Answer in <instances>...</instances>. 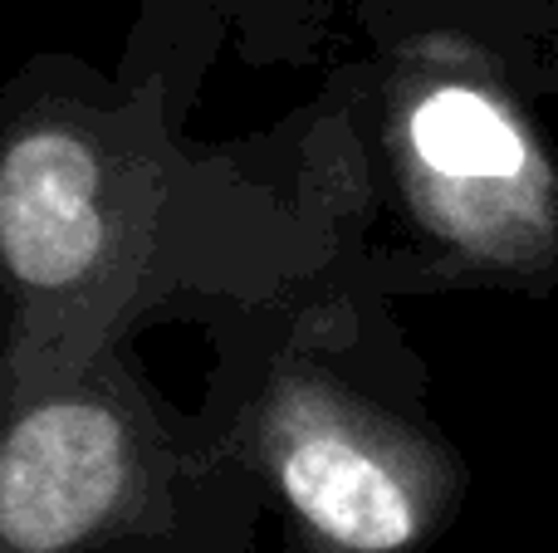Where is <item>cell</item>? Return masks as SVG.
<instances>
[{"label": "cell", "instance_id": "3957f363", "mask_svg": "<svg viewBox=\"0 0 558 553\" xmlns=\"http://www.w3.org/2000/svg\"><path fill=\"white\" fill-rule=\"evenodd\" d=\"M265 456L279 495L338 553H402L422 534V490L407 446L367 411L289 388L265 421Z\"/></svg>", "mask_w": 558, "mask_h": 553}, {"label": "cell", "instance_id": "6da1fadb", "mask_svg": "<svg viewBox=\"0 0 558 553\" xmlns=\"http://www.w3.org/2000/svg\"><path fill=\"white\" fill-rule=\"evenodd\" d=\"M153 162H128L113 123L74 98H29L0 123V299L5 382L49 388L74 319H113L153 216ZM39 388V392H45Z\"/></svg>", "mask_w": 558, "mask_h": 553}, {"label": "cell", "instance_id": "277c9868", "mask_svg": "<svg viewBox=\"0 0 558 553\" xmlns=\"http://www.w3.org/2000/svg\"><path fill=\"white\" fill-rule=\"evenodd\" d=\"M407 147L432 192L446 186L481 192V186L520 182L530 167V143L514 118L490 94L465 84H441L416 98L407 113Z\"/></svg>", "mask_w": 558, "mask_h": 553}, {"label": "cell", "instance_id": "7a4b0ae2", "mask_svg": "<svg viewBox=\"0 0 558 553\" xmlns=\"http://www.w3.org/2000/svg\"><path fill=\"white\" fill-rule=\"evenodd\" d=\"M147 446L98 382L15 392L0 417V553H78L133 509Z\"/></svg>", "mask_w": 558, "mask_h": 553}]
</instances>
